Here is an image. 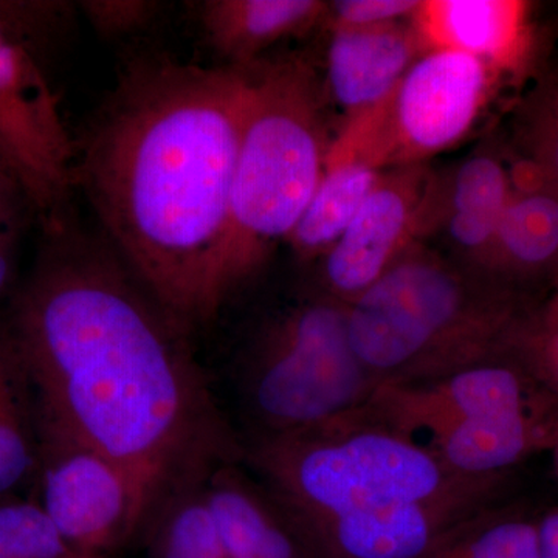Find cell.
Segmentation results:
<instances>
[{"label": "cell", "instance_id": "1", "mask_svg": "<svg viewBox=\"0 0 558 558\" xmlns=\"http://www.w3.org/2000/svg\"><path fill=\"white\" fill-rule=\"evenodd\" d=\"M5 332L31 377L39 439L119 464L145 488L154 517L244 458L189 330L109 244L83 236L68 218L44 223Z\"/></svg>", "mask_w": 558, "mask_h": 558}, {"label": "cell", "instance_id": "2", "mask_svg": "<svg viewBox=\"0 0 558 558\" xmlns=\"http://www.w3.org/2000/svg\"><path fill=\"white\" fill-rule=\"evenodd\" d=\"M247 97L245 68L137 61L76 143L75 189L110 247L190 333L227 301L223 258Z\"/></svg>", "mask_w": 558, "mask_h": 558}, {"label": "cell", "instance_id": "3", "mask_svg": "<svg viewBox=\"0 0 558 558\" xmlns=\"http://www.w3.org/2000/svg\"><path fill=\"white\" fill-rule=\"evenodd\" d=\"M527 322L513 288L422 241L347 312L351 347L379 387L515 354Z\"/></svg>", "mask_w": 558, "mask_h": 558}, {"label": "cell", "instance_id": "4", "mask_svg": "<svg viewBox=\"0 0 558 558\" xmlns=\"http://www.w3.org/2000/svg\"><path fill=\"white\" fill-rule=\"evenodd\" d=\"M245 70L248 97L222 269L227 300L278 242H288L317 190L336 135L325 84L307 58H263Z\"/></svg>", "mask_w": 558, "mask_h": 558}, {"label": "cell", "instance_id": "5", "mask_svg": "<svg viewBox=\"0 0 558 558\" xmlns=\"http://www.w3.org/2000/svg\"><path fill=\"white\" fill-rule=\"evenodd\" d=\"M244 458L293 527L457 497L499 480L450 472L366 405L310 427L259 435Z\"/></svg>", "mask_w": 558, "mask_h": 558}, {"label": "cell", "instance_id": "6", "mask_svg": "<svg viewBox=\"0 0 558 558\" xmlns=\"http://www.w3.org/2000/svg\"><path fill=\"white\" fill-rule=\"evenodd\" d=\"M347 312L323 293L275 319L260 337L245 374L260 435L310 427L368 403L379 384L351 347Z\"/></svg>", "mask_w": 558, "mask_h": 558}, {"label": "cell", "instance_id": "7", "mask_svg": "<svg viewBox=\"0 0 558 558\" xmlns=\"http://www.w3.org/2000/svg\"><path fill=\"white\" fill-rule=\"evenodd\" d=\"M499 78L461 51H422L388 100L337 130L329 150L385 171L429 163L475 130Z\"/></svg>", "mask_w": 558, "mask_h": 558}, {"label": "cell", "instance_id": "8", "mask_svg": "<svg viewBox=\"0 0 558 558\" xmlns=\"http://www.w3.org/2000/svg\"><path fill=\"white\" fill-rule=\"evenodd\" d=\"M0 154L43 223L65 218L76 143L22 33L0 11Z\"/></svg>", "mask_w": 558, "mask_h": 558}, {"label": "cell", "instance_id": "9", "mask_svg": "<svg viewBox=\"0 0 558 558\" xmlns=\"http://www.w3.org/2000/svg\"><path fill=\"white\" fill-rule=\"evenodd\" d=\"M43 509L78 558H110L153 521L145 488L97 451L40 440Z\"/></svg>", "mask_w": 558, "mask_h": 558}, {"label": "cell", "instance_id": "10", "mask_svg": "<svg viewBox=\"0 0 558 558\" xmlns=\"http://www.w3.org/2000/svg\"><path fill=\"white\" fill-rule=\"evenodd\" d=\"M435 168H389L348 229L319 258L323 293L349 304L368 292L422 240Z\"/></svg>", "mask_w": 558, "mask_h": 558}, {"label": "cell", "instance_id": "11", "mask_svg": "<svg viewBox=\"0 0 558 558\" xmlns=\"http://www.w3.org/2000/svg\"><path fill=\"white\" fill-rule=\"evenodd\" d=\"M497 481L457 497L362 510L295 527L312 558H429L488 512Z\"/></svg>", "mask_w": 558, "mask_h": 558}, {"label": "cell", "instance_id": "12", "mask_svg": "<svg viewBox=\"0 0 558 558\" xmlns=\"http://www.w3.org/2000/svg\"><path fill=\"white\" fill-rule=\"evenodd\" d=\"M519 352L439 380L380 385L366 409L421 447L440 429L469 418L542 411L527 374L512 360Z\"/></svg>", "mask_w": 558, "mask_h": 558}, {"label": "cell", "instance_id": "13", "mask_svg": "<svg viewBox=\"0 0 558 558\" xmlns=\"http://www.w3.org/2000/svg\"><path fill=\"white\" fill-rule=\"evenodd\" d=\"M512 159L501 143L483 142L449 170H435L421 241L488 275L512 191Z\"/></svg>", "mask_w": 558, "mask_h": 558}, {"label": "cell", "instance_id": "14", "mask_svg": "<svg viewBox=\"0 0 558 558\" xmlns=\"http://www.w3.org/2000/svg\"><path fill=\"white\" fill-rule=\"evenodd\" d=\"M326 32L329 43L323 84L328 102L341 116L337 130L384 105L424 51L411 21Z\"/></svg>", "mask_w": 558, "mask_h": 558}, {"label": "cell", "instance_id": "15", "mask_svg": "<svg viewBox=\"0 0 558 558\" xmlns=\"http://www.w3.org/2000/svg\"><path fill=\"white\" fill-rule=\"evenodd\" d=\"M422 50H453L483 61L499 76L526 60L529 7L515 0H422L411 17Z\"/></svg>", "mask_w": 558, "mask_h": 558}, {"label": "cell", "instance_id": "16", "mask_svg": "<svg viewBox=\"0 0 558 558\" xmlns=\"http://www.w3.org/2000/svg\"><path fill=\"white\" fill-rule=\"evenodd\" d=\"M512 156V191L488 264V275L510 288L558 275V189L534 163Z\"/></svg>", "mask_w": 558, "mask_h": 558}, {"label": "cell", "instance_id": "17", "mask_svg": "<svg viewBox=\"0 0 558 558\" xmlns=\"http://www.w3.org/2000/svg\"><path fill=\"white\" fill-rule=\"evenodd\" d=\"M202 488L230 558H312L281 506L236 464L215 470Z\"/></svg>", "mask_w": 558, "mask_h": 558}, {"label": "cell", "instance_id": "18", "mask_svg": "<svg viewBox=\"0 0 558 558\" xmlns=\"http://www.w3.org/2000/svg\"><path fill=\"white\" fill-rule=\"evenodd\" d=\"M322 0H207L201 22L209 46L233 68L263 60L271 47L325 24Z\"/></svg>", "mask_w": 558, "mask_h": 558}, {"label": "cell", "instance_id": "19", "mask_svg": "<svg viewBox=\"0 0 558 558\" xmlns=\"http://www.w3.org/2000/svg\"><path fill=\"white\" fill-rule=\"evenodd\" d=\"M385 170L348 154L328 153L314 196L289 236L300 259H319L339 240Z\"/></svg>", "mask_w": 558, "mask_h": 558}, {"label": "cell", "instance_id": "20", "mask_svg": "<svg viewBox=\"0 0 558 558\" xmlns=\"http://www.w3.org/2000/svg\"><path fill=\"white\" fill-rule=\"evenodd\" d=\"M40 464L38 409L24 363L5 330L0 333V498Z\"/></svg>", "mask_w": 558, "mask_h": 558}, {"label": "cell", "instance_id": "21", "mask_svg": "<svg viewBox=\"0 0 558 558\" xmlns=\"http://www.w3.org/2000/svg\"><path fill=\"white\" fill-rule=\"evenodd\" d=\"M202 484L170 499L150 521L143 535L149 558H230Z\"/></svg>", "mask_w": 558, "mask_h": 558}, {"label": "cell", "instance_id": "22", "mask_svg": "<svg viewBox=\"0 0 558 558\" xmlns=\"http://www.w3.org/2000/svg\"><path fill=\"white\" fill-rule=\"evenodd\" d=\"M429 558H542L537 524L488 519L487 512Z\"/></svg>", "mask_w": 558, "mask_h": 558}, {"label": "cell", "instance_id": "23", "mask_svg": "<svg viewBox=\"0 0 558 558\" xmlns=\"http://www.w3.org/2000/svg\"><path fill=\"white\" fill-rule=\"evenodd\" d=\"M0 543L9 558H78L43 506L0 498Z\"/></svg>", "mask_w": 558, "mask_h": 558}, {"label": "cell", "instance_id": "24", "mask_svg": "<svg viewBox=\"0 0 558 558\" xmlns=\"http://www.w3.org/2000/svg\"><path fill=\"white\" fill-rule=\"evenodd\" d=\"M422 0H336L328 2L325 28H371L411 21Z\"/></svg>", "mask_w": 558, "mask_h": 558}, {"label": "cell", "instance_id": "25", "mask_svg": "<svg viewBox=\"0 0 558 558\" xmlns=\"http://www.w3.org/2000/svg\"><path fill=\"white\" fill-rule=\"evenodd\" d=\"M95 31L109 38L131 35L154 20L159 3L145 0H94L83 3Z\"/></svg>", "mask_w": 558, "mask_h": 558}, {"label": "cell", "instance_id": "26", "mask_svg": "<svg viewBox=\"0 0 558 558\" xmlns=\"http://www.w3.org/2000/svg\"><path fill=\"white\" fill-rule=\"evenodd\" d=\"M524 355L548 379L558 396V299L539 318L527 323L523 341Z\"/></svg>", "mask_w": 558, "mask_h": 558}, {"label": "cell", "instance_id": "27", "mask_svg": "<svg viewBox=\"0 0 558 558\" xmlns=\"http://www.w3.org/2000/svg\"><path fill=\"white\" fill-rule=\"evenodd\" d=\"M22 202L28 204L21 186L14 180H9L0 186V293L9 288L14 271H16Z\"/></svg>", "mask_w": 558, "mask_h": 558}, {"label": "cell", "instance_id": "28", "mask_svg": "<svg viewBox=\"0 0 558 558\" xmlns=\"http://www.w3.org/2000/svg\"><path fill=\"white\" fill-rule=\"evenodd\" d=\"M539 556L558 558V509L550 510L537 524Z\"/></svg>", "mask_w": 558, "mask_h": 558}, {"label": "cell", "instance_id": "29", "mask_svg": "<svg viewBox=\"0 0 558 558\" xmlns=\"http://www.w3.org/2000/svg\"><path fill=\"white\" fill-rule=\"evenodd\" d=\"M553 459H554V468H556V472L558 475V436L557 439L553 442Z\"/></svg>", "mask_w": 558, "mask_h": 558}, {"label": "cell", "instance_id": "30", "mask_svg": "<svg viewBox=\"0 0 558 558\" xmlns=\"http://www.w3.org/2000/svg\"><path fill=\"white\" fill-rule=\"evenodd\" d=\"M0 172H7V174L11 175L9 167H7L5 160H3L2 154H0ZM13 178V175H11Z\"/></svg>", "mask_w": 558, "mask_h": 558}, {"label": "cell", "instance_id": "31", "mask_svg": "<svg viewBox=\"0 0 558 558\" xmlns=\"http://www.w3.org/2000/svg\"><path fill=\"white\" fill-rule=\"evenodd\" d=\"M9 180H14V179L11 178L10 174H7V172H0V186H2L3 183L9 182Z\"/></svg>", "mask_w": 558, "mask_h": 558}, {"label": "cell", "instance_id": "32", "mask_svg": "<svg viewBox=\"0 0 558 558\" xmlns=\"http://www.w3.org/2000/svg\"><path fill=\"white\" fill-rule=\"evenodd\" d=\"M556 279H557V288H558V275H557ZM557 299H558V292H557Z\"/></svg>", "mask_w": 558, "mask_h": 558}]
</instances>
